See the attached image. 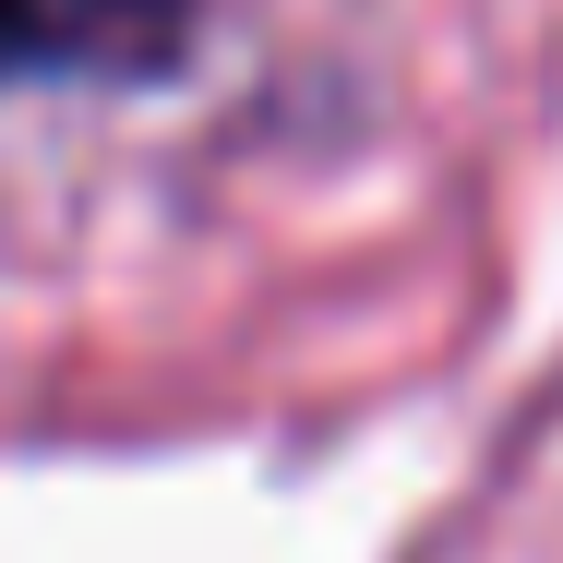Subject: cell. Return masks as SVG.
Wrapping results in <instances>:
<instances>
[{"mask_svg":"<svg viewBox=\"0 0 563 563\" xmlns=\"http://www.w3.org/2000/svg\"><path fill=\"white\" fill-rule=\"evenodd\" d=\"M192 0H0V85L24 73H168Z\"/></svg>","mask_w":563,"mask_h":563,"instance_id":"obj_1","label":"cell"}]
</instances>
